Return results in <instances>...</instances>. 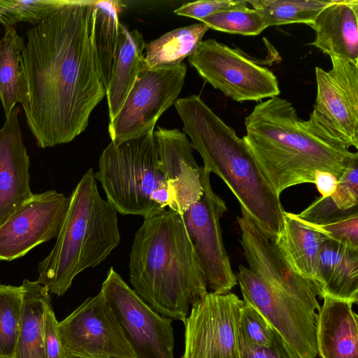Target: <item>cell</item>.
<instances>
[{
	"label": "cell",
	"instance_id": "cell-28",
	"mask_svg": "<svg viewBox=\"0 0 358 358\" xmlns=\"http://www.w3.org/2000/svg\"><path fill=\"white\" fill-rule=\"evenodd\" d=\"M264 17L267 27L288 24L310 26L332 0H249Z\"/></svg>",
	"mask_w": 358,
	"mask_h": 358
},
{
	"label": "cell",
	"instance_id": "cell-36",
	"mask_svg": "<svg viewBox=\"0 0 358 358\" xmlns=\"http://www.w3.org/2000/svg\"><path fill=\"white\" fill-rule=\"evenodd\" d=\"M350 213H352L341 210L335 204L331 196H320L306 209L295 215L303 222L321 225L335 221Z\"/></svg>",
	"mask_w": 358,
	"mask_h": 358
},
{
	"label": "cell",
	"instance_id": "cell-22",
	"mask_svg": "<svg viewBox=\"0 0 358 358\" xmlns=\"http://www.w3.org/2000/svg\"><path fill=\"white\" fill-rule=\"evenodd\" d=\"M145 47L142 34L136 29L129 30L120 22L119 41L106 94L110 120L121 109L145 66Z\"/></svg>",
	"mask_w": 358,
	"mask_h": 358
},
{
	"label": "cell",
	"instance_id": "cell-19",
	"mask_svg": "<svg viewBox=\"0 0 358 358\" xmlns=\"http://www.w3.org/2000/svg\"><path fill=\"white\" fill-rule=\"evenodd\" d=\"M310 27L316 36L309 45L358 65V0H332Z\"/></svg>",
	"mask_w": 358,
	"mask_h": 358
},
{
	"label": "cell",
	"instance_id": "cell-5",
	"mask_svg": "<svg viewBox=\"0 0 358 358\" xmlns=\"http://www.w3.org/2000/svg\"><path fill=\"white\" fill-rule=\"evenodd\" d=\"M69 198L55 244L38 268L37 281L57 296L80 273L105 261L120 242L117 212L101 196L92 169Z\"/></svg>",
	"mask_w": 358,
	"mask_h": 358
},
{
	"label": "cell",
	"instance_id": "cell-21",
	"mask_svg": "<svg viewBox=\"0 0 358 358\" xmlns=\"http://www.w3.org/2000/svg\"><path fill=\"white\" fill-rule=\"evenodd\" d=\"M320 295L358 302V247L327 238L319 256Z\"/></svg>",
	"mask_w": 358,
	"mask_h": 358
},
{
	"label": "cell",
	"instance_id": "cell-30",
	"mask_svg": "<svg viewBox=\"0 0 358 358\" xmlns=\"http://www.w3.org/2000/svg\"><path fill=\"white\" fill-rule=\"evenodd\" d=\"M66 0H0V24L5 28L24 22L39 24L62 7Z\"/></svg>",
	"mask_w": 358,
	"mask_h": 358
},
{
	"label": "cell",
	"instance_id": "cell-6",
	"mask_svg": "<svg viewBox=\"0 0 358 358\" xmlns=\"http://www.w3.org/2000/svg\"><path fill=\"white\" fill-rule=\"evenodd\" d=\"M154 131L117 145L110 142L99 157L94 178L107 201L122 215L144 218L169 207Z\"/></svg>",
	"mask_w": 358,
	"mask_h": 358
},
{
	"label": "cell",
	"instance_id": "cell-29",
	"mask_svg": "<svg viewBox=\"0 0 358 358\" xmlns=\"http://www.w3.org/2000/svg\"><path fill=\"white\" fill-rule=\"evenodd\" d=\"M23 303V288L0 285V358H15Z\"/></svg>",
	"mask_w": 358,
	"mask_h": 358
},
{
	"label": "cell",
	"instance_id": "cell-16",
	"mask_svg": "<svg viewBox=\"0 0 358 358\" xmlns=\"http://www.w3.org/2000/svg\"><path fill=\"white\" fill-rule=\"evenodd\" d=\"M237 217L240 243L249 268L269 284L292 294L317 300L320 290L289 264L274 239L241 208Z\"/></svg>",
	"mask_w": 358,
	"mask_h": 358
},
{
	"label": "cell",
	"instance_id": "cell-27",
	"mask_svg": "<svg viewBox=\"0 0 358 358\" xmlns=\"http://www.w3.org/2000/svg\"><path fill=\"white\" fill-rule=\"evenodd\" d=\"M120 1H94L93 41L96 59L106 90L120 37Z\"/></svg>",
	"mask_w": 358,
	"mask_h": 358
},
{
	"label": "cell",
	"instance_id": "cell-38",
	"mask_svg": "<svg viewBox=\"0 0 358 358\" xmlns=\"http://www.w3.org/2000/svg\"><path fill=\"white\" fill-rule=\"evenodd\" d=\"M242 352L243 358H299L277 331L270 345Z\"/></svg>",
	"mask_w": 358,
	"mask_h": 358
},
{
	"label": "cell",
	"instance_id": "cell-37",
	"mask_svg": "<svg viewBox=\"0 0 358 358\" xmlns=\"http://www.w3.org/2000/svg\"><path fill=\"white\" fill-rule=\"evenodd\" d=\"M58 322L52 305L46 310L44 321V340L47 358H66V352L62 345L58 330Z\"/></svg>",
	"mask_w": 358,
	"mask_h": 358
},
{
	"label": "cell",
	"instance_id": "cell-25",
	"mask_svg": "<svg viewBox=\"0 0 358 358\" xmlns=\"http://www.w3.org/2000/svg\"><path fill=\"white\" fill-rule=\"evenodd\" d=\"M209 29L203 22L178 27L145 44L144 62L147 67L173 66L193 55Z\"/></svg>",
	"mask_w": 358,
	"mask_h": 358
},
{
	"label": "cell",
	"instance_id": "cell-15",
	"mask_svg": "<svg viewBox=\"0 0 358 358\" xmlns=\"http://www.w3.org/2000/svg\"><path fill=\"white\" fill-rule=\"evenodd\" d=\"M69 201L55 189L34 194L0 226V261L18 259L57 237Z\"/></svg>",
	"mask_w": 358,
	"mask_h": 358
},
{
	"label": "cell",
	"instance_id": "cell-20",
	"mask_svg": "<svg viewBox=\"0 0 358 358\" xmlns=\"http://www.w3.org/2000/svg\"><path fill=\"white\" fill-rule=\"evenodd\" d=\"M317 312L316 343L321 358H358L357 315L353 303L324 296Z\"/></svg>",
	"mask_w": 358,
	"mask_h": 358
},
{
	"label": "cell",
	"instance_id": "cell-14",
	"mask_svg": "<svg viewBox=\"0 0 358 358\" xmlns=\"http://www.w3.org/2000/svg\"><path fill=\"white\" fill-rule=\"evenodd\" d=\"M57 330L66 353L136 358L101 291L58 322Z\"/></svg>",
	"mask_w": 358,
	"mask_h": 358
},
{
	"label": "cell",
	"instance_id": "cell-40",
	"mask_svg": "<svg viewBox=\"0 0 358 358\" xmlns=\"http://www.w3.org/2000/svg\"><path fill=\"white\" fill-rule=\"evenodd\" d=\"M66 358H113V357H101V356L78 355L66 353Z\"/></svg>",
	"mask_w": 358,
	"mask_h": 358
},
{
	"label": "cell",
	"instance_id": "cell-1",
	"mask_svg": "<svg viewBox=\"0 0 358 358\" xmlns=\"http://www.w3.org/2000/svg\"><path fill=\"white\" fill-rule=\"evenodd\" d=\"M94 1L66 0L26 32L21 105L41 148L79 136L106 94L94 46Z\"/></svg>",
	"mask_w": 358,
	"mask_h": 358
},
{
	"label": "cell",
	"instance_id": "cell-13",
	"mask_svg": "<svg viewBox=\"0 0 358 358\" xmlns=\"http://www.w3.org/2000/svg\"><path fill=\"white\" fill-rule=\"evenodd\" d=\"M243 300L232 293L207 292L191 306L183 322L181 358H243L238 323Z\"/></svg>",
	"mask_w": 358,
	"mask_h": 358
},
{
	"label": "cell",
	"instance_id": "cell-35",
	"mask_svg": "<svg viewBox=\"0 0 358 358\" xmlns=\"http://www.w3.org/2000/svg\"><path fill=\"white\" fill-rule=\"evenodd\" d=\"M300 221L329 238L358 247V212L321 225H313Z\"/></svg>",
	"mask_w": 358,
	"mask_h": 358
},
{
	"label": "cell",
	"instance_id": "cell-31",
	"mask_svg": "<svg viewBox=\"0 0 358 358\" xmlns=\"http://www.w3.org/2000/svg\"><path fill=\"white\" fill-rule=\"evenodd\" d=\"M200 22L209 29L243 36H257L267 28L262 15L249 7L217 13Z\"/></svg>",
	"mask_w": 358,
	"mask_h": 358
},
{
	"label": "cell",
	"instance_id": "cell-23",
	"mask_svg": "<svg viewBox=\"0 0 358 358\" xmlns=\"http://www.w3.org/2000/svg\"><path fill=\"white\" fill-rule=\"evenodd\" d=\"M327 238L301 222L294 213L285 211L282 231L275 240L291 266L312 282L320 292L319 256L322 245Z\"/></svg>",
	"mask_w": 358,
	"mask_h": 358
},
{
	"label": "cell",
	"instance_id": "cell-8",
	"mask_svg": "<svg viewBox=\"0 0 358 358\" xmlns=\"http://www.w3.org/2000/svg\"><path fill=\"white\" fill-rule=\"evenodd\" d=\"M188 62L201 77L237 102L260 101L280 94L275 74L238 48L202 41Z\"/></svg>",
	"mask_w": 358,
	"mask_h": 358
},
{
	"label": "cell",
	"instance_id": "cell-3",
	"mask_svg": "<svg viewBox=\"0 0 358 358\" xmlns=\"http://www.w3.org/2000/svg\"><path fill=\"white\" fill-rule=\"evenodd\" d=\"M243 137L278 195L286 189L314 183L317 171L338 179L358 157L316 133L287 99L274 96L258 103L245 119Z\"/></svg>",
	"mask_w": 358,
	"mask_h": 358
},
{
	"label": "cell",
	"instance_id": "cell-18",
	"mask_svg": "<svg viewBox=\"0 0 358 358\" xmlns=\"http://www.w3.org/2000/svg\"><path fill=\"white\" fill-rule=\"evenodd\" d=\"M15 106L0 129V226L31 199L29 157Z\"/></svg>",
	"mask_w": 358,
	"mask_h": 358
},
{
	"label": "cell",
	"instance_id": "cell-39",
	"mask_svg": "<svg viewBox=\"0 0 358 358\" xmlns=\"http://www.w3.org/2000/svg\"><path fill=\"white\" fill-rule=\"evenodd\" d=\"M338 179L333 173L327 171H317L314 184L322 196H331L336 190Z\"/></svg>",
	"mask_w": 358,
	"mask_h": 358
},
{
	"label": "cell",
	"instance_id": "cell-24",
	"mask_svg": "<svg viewBox=\"0 0 358 358\" xmlns=\"http://www.w3.org/2000/svg\"><path fill=\"white\" fill-rule=\"evenodd\" d=\"M21 323L15 358H47L44 340V321L50 294L37 280H23Z\"/></svg>",
	"mask_w": 358,
	"mask_h": 358
},
{
	"label": "cell",
	"instance_id": "cell-17",
	"mask_svg": "<svg viewBox=\"0 0 358 358\" xmlns=\"http://www.w3.org/2000/svg\"><path fill=\"white\" fill-rule=\"evenodd\" d=\"M154 134L159 166L169 187V208L182 215L202 195L201 167L197 164L191 141L184 132L158 127Z\"/></svg>",
	"mask_w": 358,
	"mask_h": 358
},
{
	"label": "cell",
	"instance_id": "cell-2",
	"mask_svg": "<svg viewBox=\"0 0 358 358\" xmlns=\"http://www.w3.org/2000/svg\"><path fill=\"white\" fill-rule=\"evenodd\" d=\"M133 289L155 311L182 322L207 286L182 215L166 208L144 217L129 255Z\"/></svg>",
	"mask_w": 358,
	"mask_h": 358
},
{
	"label": "cell",
	"instance_id": "cell-7",
	"mask_svg": "<svg viewBox=\"0 0 358 358\" xmlns=\"http://www.w3.org/2000/svg\"><path fill=\"white\" fill-rule=\"evenodd\" d=\"M243 301L255 308L299 358H316L320 304L279 289L242 264L236 273Z\"/></svg>",
	"mask_w": 358,
	"mask_h": 358
},
{
	"label": "cell",
	"instance_id": "cell-10",
	"mask_svg": "<svg viewBox=\"0 0 358 358\" xmlns=\"http://www.w3.org/2000/svg\"><path fill=\"white\" fill-rule=\"evenodd\" d=\"M332 67H315L317 96L307 120L320 136L358 148V65L331 57Z\"/></svg>",
	"mask_w": 358,
	"mask_h": 358
},
{
	"label": "cell",
	"instance_id": "cell-34",
	"mask_svg": "<svg viewBox=\"0 0 358 358\" xmlns=\"http://www.w3.org/2000/svg\"><path fill=\"white\" fill-rule=\"evenodd\" d=\"M248 7L245 0H199L182 5L174 13L201 21L217 13Z\"/></svg>",
	"mask_w": 358,
	"mask_h": 358
},
{
	"label": "cell",
	"instance_id": "cell-11",
	"mask_svg": "<svg viewBox=\"0 0 358 358\" xmlns=\"http://www.w3.org/2000/svg\"><path fill=\"white\" fill-rule=\"evenodd\" d=\"M101 292L136 358H174L172 320L150 307L113 267Z\"/></svg>",
	"mask_w": 358,
	"mask_h": 358
},
{
	"label": "cell",
	"instance_id": "cell-12",
	"mask_svg": "<svg viewBox=\"0 0 358 358\" xmlns=\"http://www.w3.org/2000/svg\"><path fill=\"white\" fill-rule=\"evenodd\" d=\"M210 173L201 168L203 193L181 215L193 243L207 287L218 294L230 292L238 285L222 240L220 219L225 202L213 189Z\"/></svg>",
	"mask_w": 358,
	"mask_h": 358
},
{
	"label": "cell",
	"instance_id": "cell-33",
	"mask_svg": "<svg viewBox=\"0 0 358 358\" xmlns=\"http://www.w3.org/2000/svg\"><path fill=\"white\" fill-rule=\"evenodd\" d=\"M336 206L346 213L358 212V157L348 164L331 195Z\"/></svg>",
	"mask_w": 358,
	"mask_h": 358
},
{
	"label": "cell",
	"instance_id": "cell-26",
	"mask_svg": "<svg viewBox=\"0 0 358 358\" xmlns=\"http://www.w3.org/2000/svg\"><path fill=\"white\" fill-rule=\"evenodd\" d=\"M23 38L13 27H6L0 39V101L6 119L24 96V82L21 55L24 47Z\"/></svg>",
	"mask_w": 358,
	"mask_h": 358
},
{
	"label": "cell",
	"instance_id": "cell-9",
	"mask_svg": "<svg viewBox=\"0 0 358 358\" xmlns=\"http://www.w3.org/2000/svg\"><path fill=\"white\" fill-rule=\"evenodd\" d=\"M186 73L183 62L153 68L145 64L121 109L109 122L111 143L117 145L154 130L158 119L176 103Z\"/></svg>",
	"mask_w": 358,
	"mask_h": 358
},
{
	"label": "cell",
	"instance_id": "cell-32",
	"mask_svg": "<svg viewBox=\"0 0 358 358\" xmlns=\"http://www.w3.org/2000/svg\"><path fill=\"white\" fill-rule=\"evenodd\" d=\"M275 331L255 308L244 302L238 323V337L242 351L270 345Z\"/></svg>",
	"mask_w": 358,
	"mask_h": 358
},
{
	"label": "cell",
	"instance_id": "cell-4",
	"mask_svg": "<svg viewBox=\"0 0 358 358\" xmlns=\"http://www.w3.org/2000/svg\"><path fill=\"white\" fill-rule=\"evenodd\" d=\"M174 105L203 167L224 181L241 208L275 241L283 227L285 210L247 143L199 96L178 99Z\"/></svg>",
	"mask_w": 358,
	"mask_h": 358
}]
</instances>
